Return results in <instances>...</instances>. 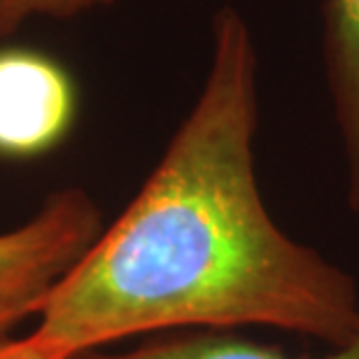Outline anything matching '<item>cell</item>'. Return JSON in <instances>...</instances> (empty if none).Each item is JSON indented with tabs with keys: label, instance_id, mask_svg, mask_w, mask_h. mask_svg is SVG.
<instances>
[{
	"label": "cell",
	"instance_id": "obj_7",
	"mask_svg": "<svg viewBox=\"0 0 359 359\" xmlns=\"http://www.w3.org/2000/svg\"><path fill=\"white\" fill-rule=\"evenodd\" d=\"M0 359H70L66 355L40 346L31 334L24 339H0Z\"/></svg>",
	"mask_w": 359,
	"mask_h": 359
},
{
	"label": "cell",
	"instance_id": "obj_5",
	"mask_svg": "<svg viewBox=\"0 0 359 359\" xmlns=\"http://www.w3.org/2000/svg\"><path fill=\"white\" fill-rule=\"evenodd\" d=\"M75 359H304L280 353L278 348L243 339L229 332H182L170 334L166 339H154L140 343L124 353H84ZM320 359H359V329L350 341L334 348Z\"/></svg>",
	"mask_w": 359,
	"mask_h": 359
},
{
	"label": "cell",
	"instance_id": "obj_3",
	"mask_svg": "<svg viewBox=\"0 0 359 359\" xmlns=\"http://www.w3.org/2000/svg\"><path fill=\"white\" fill-rule=\"evenodd\" d=\"M77 96L59 61L33 49H0V154L49 152L70 131Z\"/></svg>",
	"mask_w": 359,
	"mask_h": 359
},
{
	"label": "cell",
	"instance_id": "obj_6",
	"mask_svg": "<svg viewBox=\"0 0 359 359\" xmlns=\"http://www.w3.org/2000/svg\"><path fill=\"white\" fill-rule=\"evenodd\" d=\"M112 3L114 0H0V38L12 35L31 17L68 19Z\"/></svg>",
	"mask_w": 359,
	"mask_h": 359
},
{
	"label": "cell",
	"instance_id": "obj_4",
	"mask_svg": "<svg viewBox=\"0 0 359 359\" xmlns=\"http://www.w3.org/2000/svg\"><path fill=\"white\" fill-rule=\"evenodd\" d=\"M327 73L348 166V203L359 215V0L327 3Z\"/></svg>",
	"mask_w": 359,
	"mask_h": 359
},
{
	"label": "cell",
	"instance_id": "obj_2",
	"mask_svg": "<svg viewBox=\"0 0 359 359\" xmlns=\"http://www.w3.org/2000/svg\"><path fill=\"white\" fill-rule=\"evenodd\" d=\"M103 231L87 191H52L24 224L0 233V339L38 318L47 297Z\"/></svg>",
	"mask_w": 359,
	"mask_h": 359
},
{
	"label": "cell",
	"instance_id": "obj_1",
	"mask_svg": "<svg viewBox=\"0 0 359 359\" xmlns=\"http://www.w3.org/2000/svg\"><path fill=\"white\" fill-rule=\"evenodd\" d=\"M257 54L231 7L212 21L203 89L112 226L47 297L31 336L70 359L166 332L269 327L343 346L359 287L294 241L255 170Z\"/></svg>",
	"mask_w": 359,
	"mask_h": 359
}]
</instances>
